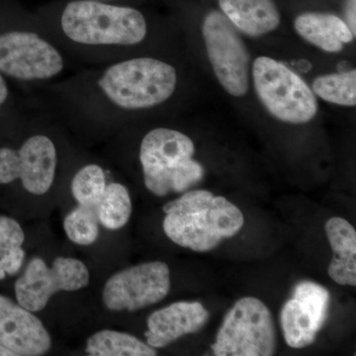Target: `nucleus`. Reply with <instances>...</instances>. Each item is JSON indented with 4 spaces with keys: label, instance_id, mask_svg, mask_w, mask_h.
<instances>
[{
    "label": "nucleus",
    "instance_id": "obj_1",
    "mask_svg": "<svg viewBox=\"0 0 356 356\" xmlns=\"http://www.w3.org/2000/svg\"><path fill=\"white\" fill-rule=\"evenodd\" d=\"M163 228L180 247L193 252L214 250L222 238L236 235L245 224L242 211L222 196L198 189L166 203Z\"/></svg>",
    "mask_w": 356,
    "mask_h": 356
},
{
    "label": "nucleus",
    "instance_id": "obj_2",
    "mask_svg": "<svg viewBox=\"0 0 356 356\" xmlns=\"http://www.w3.org/2000/svg\"><path fill=\"white\" fill-rule=\"evenodd\" d=\"M97 83L117 108L147 111L172 99L179 86V72L161 58L137 57L110 65Z\"/></svg>",
    "mask_w": 356,
    "mask_h": 356
},
{
    "label": "nucleus",
    "instance_id": "obj_3",
    "mask_svg": "<svg viewBox=\"0 0 356 356\" xmlns=\"http://www.w3.org/2000/svg\"><path fill=\"white\" fill-rule=\"evenodd\" d=\"M193 140L177 129L154 128L140 142L145 186L156 196L182 193L202 181L205 168L194 159Z\"/></svg>",
    "mask_w": 356,
    "mask_h": 356
},
{
    "label": "nucleus",
    "instance_id": "obj_4",
    "mask_svg": "<svg viewBox=\"0 0 356 356\" xmlns=\"http://www.w3.org/2000/svg\"><path fill=\"white\" fill-rule=\"evenodd\" d=\"M250 84L257 102L274 120L301 126L318 115V100L310 84L282 60L267 55L252 58Z\"/></svg>",
    "mask_w": 356,
    "mask_h": 356
},
{
    "label": "nucleus",
    "instance_id": "obj_5",
    "mask_svg": "<svg viewBox=\"0 0 356 356\" xmlns=\"http://www.w3.org/2000/svg\"><path fill=\"white\" fill-rule=\"evenodd\" d=\"M65 36L86 46H135L147 38L144 14L97 0H74L60 19Z\"/></svg>",
    "mask_w": 356,
    "mask_h": 356
},
{
    "label": "nucleus",
    "instance_id": "obj_6",
    "mask_svg": "<svg viewBox=\"0 0 356 356\" xmlns=\"http://www.w3.org/2000/svg\"><path fill=\"white\" fill-rule=\"evenodd\" d=\"M201 37L206 58L220 88L231 97H245L252 89V58L243 35L219 9H212L204 16Z\"/></svg>",
    "mask_w": 356,
    "mask_h": 356
},
{
    "label": "nucleus",
    "instance_id": "obj_7",
    "mask_svg": "<svg viewBox=\"0 0 356 356\" xmlns=\"http://www.w3.org/2000/svg\"><path fill=\"white\" fill-rule=\"evenodd\" d=\"M212 350L218 356H270L275 351L273 316L254 297L238 300L225 316Z\"/></svg>",
    "mask_w": 356,
    "mask_h": 356
},
{
    "label": "nucleus",
    "instance_id": "obj_8",
    "mask_svg": "<svg viewBox=\"0 0 356 356\" xmlns=\"http://www.w3.org/2000/svg\"><path fill=\"white\" fill-rule=\"evenodd\" d=\"M90 273L83 261L58 257L49 266L41 257H33L14 283L16 301L27 310L40 312L58 292H74L88 287Z\"/></svg>",
    "mask_w": 356,
    "mask_h": 356
},
{
    "label": "nucleus",
    "instance_id": "obj_9",
    "mask_svg": "<svg viewBox=\"0 0 356 356\" xmlns=\"http://www.w3.org/2000/svg\"><path fill=\"white\" fill-rule=\"evenodd\" d=\"M170 290L168 264L146 262L112 275L103 288L102 301L109 311L136 312L159 303Z\"/></svg>",
    "mask_w": 356,
    "mask_h": 356
},
{
    "label": "nucleus",
    "instance_id": "obj_10",
    "mask_svg": "<svg viewBox=\"0 0 356 356\" xmlns=\"http://www.w3.org/2000/svg\"><path fill=\"white\" fill-rule=\"evenodd\" d=\"M64 58L38 34L13 31L0 35V72L23 81H46L63 72Z\"/></svg>",
    "mask_w": 356,
    "mask_h": 356
},
{
    "label": "nucleus",
    "instance_id": "obj_11",
    "mask_svg": "<svg viewBox=\"0 0 356 356\" xmlns=\"http://www.w3.org/2000/svg\"><path fill=\"white\" fill-rule=\"evenodd\" d=\"M57 165V149L51 138L32 136L19 149L0 147V184L20 180L26 191L43 195L55 181Z\"/></svg>",
    "mask_w": 356,
    "mask_h": 356
},
{
    "label": "nucleus",
    "instance_id": "obj_12",
    "mask_svg": "<svg viewBox=\"0 0 356 356\" xmlns=\"http://www.w3.org/2000/svg\"><path fill=\"white\" fill-rule=\"evenodd\" d=\"M330 293L322 285L302 281L294 288L293 298L283 306L280 322L290 348H303L315 343L327 318Z\"/></svg>",
    "mask_w": 356,
    "mask_h": 356
},
{
    "label": "nucleus",
    "instance_id": "obj_13",
    "mask_svg": "<svg viewBox=\"0 0 356 356\" xmlns=\"http://www.w3.org/2000/svg\"><path fill=\"white\" fill-rule=\"evenodd\" d=\"M0 343L16 356H41L50 351L51 337L33 312L0 294Z\"/></svg>",
    "mask_w": 356,
    "mask_h": 356
},
{
    "label": "nucleus",
    "instance_id": "obj_14",
    "mask_svg": "<svg viewBox=\"0 0 356 356\" xmlns=\"http://www.w3.org/2000/svg\"><path fill=\"white\" fill-rule=\"evenodd\" d=\"M209 316L199 302H177L159 309L147 318V343L154 348H165L181 337L200 331Z\"/></svg>",
    "mask_w": 356,
    "mask_h": 356
},
{
    "label": "nucleus",
    "instance_id": "obj_15",
    "mask_svg": "<svg viewBox=\"0 0 356 356\" xmlns=\"http://www.w3.org/2000/svg\"><path fill=\"white\" fill-rule=\"evenodd\" d=\"M293 28L299 38L330 55L343 53L356 36L343 18L334 13L307 11L297 15Z\"/></svg>",
    "mask_w": 356,
    "mask_h": 356
},
{
    "label": "nucleus",
    "instance_id": "obj_16",
    "mask_svg": "<svg viewBox=\"0 0 356 356\" xmlns=\"http://www.w3.org/2000/svg\"><path fill=\"white\" fill-rule=\"evenodd\" d=\"M219 10L243 36L261 38L281 25V14L274 0H218Z\"/></svg>",
    "mask_w": 356,
    "mask_h": 356
},
{
    "label": "nucleus",
    "instance_id": "obj_17",
    "mask_svg": "<svg viewBox=\"0 0 356 356\" xmlns=\"http://www.w3.org/2000/svg\"><path fill=\"white\" fill-rule=\"evenodd\" d=\"M325 234L332 252L327 273L339 285H356V232L350 222L332 217L325 222Z\"/></svg>",
    "mask_w": 356,
    "mask_h": 356
},
{
    "label": "nucleus",
    "instance_id": "obj_18",
    "mask_svg": "<svg viewBox=\"0 0 356 356\" xmlns=\"http://www.w3.org/2000/svg\"><path fill=\"white\" fill-rule=\"evenodd\" d=\"M86 353L90 356H154L156 348L138 337L127 334L102 330L89 337Z\"/></svg>",
    "mask_w": 356,
    "mask_h": 356
},
{
    "label": "nucleus",
    "instance_id": "obj_19",
    "mask_svg": "<svg viewBox=\"0 0 356 356\" xmlns=\"http://www.w3.org/2000/svg\"><path fill=\"white\" fill-rule=\"evenodd\" d=\"M309 84L318 100L346 108L356 106L355 69L318 74Z\"/></svg>",
    "mask_w": 356,
    "mask_h": 356
},
{
    "label": "nucleus",
    "instance_id": "obj_20",
    "mask_svg": "<svg viewBox=\"0 0 356 356\" xmlns=\"http://www.w3.org/2000/svg\"><path fill=\"white\" fill-rule=\"evenodd\" d=\"M25 233L17 220L0 216V281L19 273L26 252Z\"/></svg>",
    "mask_w": 356,
    "mask_h": 356
},
{
    "label": "nucleus",
    "instance_id": "obj_21",
    "mask_svg": "<svg viewBox=\"0 0 356 356\" xmlns=\"http://www.w3.org/2000/svg\"><path fill=\"white\" fill-rule=\"evenodd\" d=\"M96 214L99 224L111 231L126 226L132 214V201L126 186L118 182L107 184Z\"/></svg>",
    "mask_w": 356,
    "mask_h": 356
},
{
    "label": "nucleus",
    "instance_id": "obj_22",
    "mask_svg": "<svg viewBox=\"0 0 356 356\" xmlns=\"http://www.w3.org/2000/svg\"><path fill=\"white\" fill-rule=\"evenodd\" d=\"M106 173L102 166L89 163L83 166L72 180V194L79 206L96 211L106 188Z\"/></svg>",
    "mask_w": 356,
    "mask_h": 356
},
{
    "label": "nucleus",
    "instance_id": "obj_23",
    "mask_svg": "<svg viewBox=\"0 0 356 356\" xmlns=\"http://www.w3.org/2000/svg\"><path fill=\"white\" fill-rule=\"evenodd\" d=\"M99 222L96 211L77 206L64 220V229L67 238L79 245L95 243L99 238Z\"/></svg>",
    "mask_w": 356,
    "mask_h": 356
},
{
    "label": "nucleus",
    "instance_id": "obj_24",
    "mask_svg": "<svg viewBox=\"0 0 356 356\" xmlns=\"http://www.w3.org/2000/svg\"><path fill=\"white\" fill-rule=\"evenodd\" d=\"M343 19L356 36V0L344 1Z\"/></svg>",
    "mask_w": 356,
    "mask_h": 356
},
{
    "label": "nucleus",
    "instance_id": "obj_25",
    "mask_svg": "<svg viewBox=\"0 0 356 356\" xmlns=\"http://www.w3.org/2000/svg\"><path fill=\"white\" fill-rule=\"evenodd\" d=\"M9 91L8 86L1 72H0V109L2 105L6 103L7 98H8Z\"/></svg>",
    "mask_w": 356,
    "mask_h": 356
},
{
    "label": "nucleus",
    "instance_id": "obj_26",
    "mask_svg": "<svg viewBox=\"0 0 356 356\" xmlns=\"http://www.w3.org/2000/svg\"><path fill=\"white\" fill-rule=\"evenodd\" d=\"M0 356H16V355L13 350L0 343Z\"/></svg>",
    "mask_w": 356,
    "mask_h": 356
}]
</instances>
